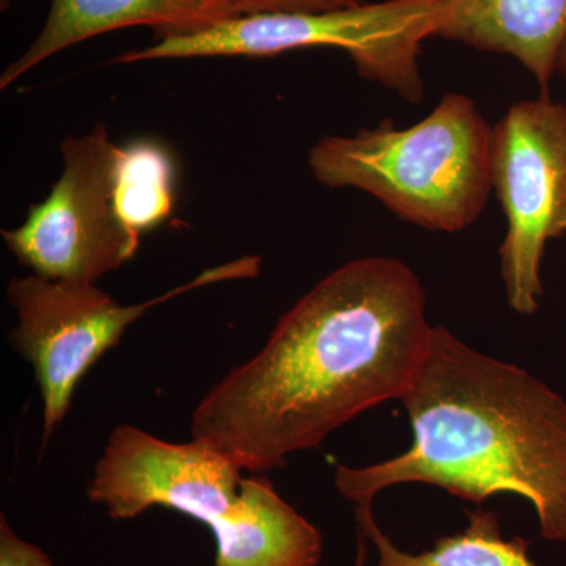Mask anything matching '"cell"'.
Listing matches in <instances>:
<instances>
[{"label":"cell","mask_w":566,"mask_h":566,"mask_svg":"<svg viewBox=\"0 0 566 566\" xmlns=\"http://www.w3.org/2000/svg\"><path fill=\"white\" fill-rule=\"evenodd\" d=\"M433 326L415 271L390 256L342 264L275 324L248 363L212 386L193 439L251 474L316 449L354 417L401 400Z\"/></svg>","instance_id":"1"},{"label":"cell","mask_w":566,"mask_h":566,"mask_svg":"<svg viewBox=\"0 0 566 566\" xmlns=\"http://www.w3.org/2000/svg\"><path fill=\"white\" fill-rule=\"evenodd\" d=\"M400 401L412 446L382 463L338 465V493L363 509L405 483L438 486L476 505L515 494L534 506L543 538L566 542V403L560 395L524 368L433 326Z\"/></svg>","instance_id":"2"},{"label":"cell","mask_w":566,"mask_h":566,"mask_svg":"<svg viewBox=\"0 0 566 566\" xmlns=\"http://www.w3.org/2000/svg\"><path fill=\"white\" fill-rule=\"evenodd\" d=\"M112 520L175 510L211 528L216 566H318L323 535L263 475L243 476L208 442H169L134 424L112 431L87 488Z\"/></svg>","instance_id":"3"},{"label":"cell","mask_w":566,"mask_h":566,"mask_svg":"<svg viewBox=\"0 0 566 566\" xmlns=\"http://www.w3.org/2000/svg\"><path fill=\"white\" fill-rule=\"evenodd\" d=\"M491 137L476 104L447 93L409 128L386 118L353 136L322 137L308 169L327 188L370 193L401 221L458 233L483 214L493 191Z\"/></svg>","instance_id":"4"},{"label":"cell","mask_w":566,"mask_h":566,"mask_svg":"<svg viewBox=\"0 0 566 566\" xmlns=\"http://www.w3.org/2000/svg\"><path fill=\"white\" fill-rule=\"evenodd\" d=\"M439 0H382L319 13H260L233 18L199 35L158 41L112 63L163 59L271 57L282 52L334 48L357 74L405 102L424 99L419 69L423 41L434 39Z\"/></svg>","instance_id":"5"},{"label":"cell","mask_w":566,"mask_h":566,"mask_svg":"<svg viewBox=\"0 0 566 566\" xmlns=\"http://www.w3.org/2000/svg\"><path fill=\"white\" fill-rule=\"evenodd\" d=\"M260 270V256H243L134 305L117 303L96 283L52 281L36 274L11 279L7 297L18 323L10 342L35 370L43 400V446L65 419L81 379L145 312L200 286L256 277Z\"/></svg>","instance_id":"6"},{"label":"cell","mask_w":566,"mask_h":566,"mask_svg":"<svg viewBox=\"0 0 566 566\" xmlns=\"http://www.w3.org/2000/svg\"><path fill=\"white\" fill-rule=\"evenodd\" d=\"M63 172L28 219L2 230L22 266L52 281L96 283L134 259L140 233L123 221L117 205L120 147L98 123L84 136L62 142Z\"/></svg>","instance_id":"7"},{"label":"cell","mask_w":566,"mask_h":566,"mask_svg":"<svg viewBox=\"0 0 566 566\" xmlns=\"http://www.w3.org/2000/svg\"><path fill=\"white\" fill-rule=\"evenodd\" d=\"M491 186L506 219L499 249L506 303L531 316L543 296L547 241L566 234V104L549 95L510 106L493 126Z\"/></svg>","instance_id":"8"},{"label":"cell","mask_w":566,"mask_h":566,"mask_svg":"<svg viewBox=\"0 0 566 566\" xmlns=\"http://www.w3.org/2000/svg\"><path fill=\"white\" fill-rule=\"evenodd\" d=\"M240 18L232 0H52L43 31L0 77V88L66 48L117 29L147 25L158 41L210 31Z\"/></svg>","instance_id":"9"},{"label":"cell","mask_w":566,"mask_h":566,"mask_svg":"<svg viewBox=\"0 0 566 566\" xmlns=\"http://www.w3.org/2000/svg\"><path fill=\"white\" fill-rule=\"evenodd\" d=\"M434 39L510 55L547 95L566 43V0H439Z\"/></svg>","instance_id":"10"},{"label":"cell","mask_w":566,"mask_h":566,"mask_svg":"<svg viewBox=\"0 0 566 566\" xmlns=\"http://www.w3.org/2000/svg\"><path fill=\"white\" fill-rule=\"evenodd\" d=\"M356 517L360 534L378 549V566H536L528 556V542L505 538L499 515L488 510L468 512L465 531L442 536L433 549L420 554L398 549L376 523L374 510L356 506Z\"/></svg>","instance_id":"11"},{"label":"cell","mask_w":566,"mask_h":566,"mask_svg":"<svg viewBox=\"0 0 566 566\" xmlns=\"http://www.w3.org/2000/svg\"><path fill=\"white\" fill-rule=\"evenodd\" d=\"M175 166L169 151L155 140L120 147L117 205L123 221L137 233L155 229L174 211Z\"/></svg>","instance_id":"12"},{"label":"cell","mask_w":566,"mask_h":566,"mask_svg":"<svg viewBox=\"0 0 566 566\" xmlns=\"http://www.w3.org/2000/svg\"><path fill=\"white\" fill-rule=\"evenodd\" d=\"M240 17L260 13H319L349 9L363 0H232Z\"/></svg>","instance_id":"13"},{"label":"cell","mask_w":566,"mask_h":566,"mask_svg":"<svg viewBox=\"0 0 566 566\" xmlns=\"http://www.w3.org/2000/svg\"><path fill=\"white\" fill-rule=\"evenodd\" d=\"M0 566H54L41 547L14 534L6 515L0 516Z\"/></svg>","instance_id":"14"},{"label":"cell","mask_w":566,"mask_h":566,"mask_svg":"<svg viewBox=\"0 0 566 566\" xmlns=\"http://www.w3.org/2000/svg\"><path fill=\"white\" fill-rule=\"evenodd\" d=\"M558 74L566 81V43L564 50H562L560 62H558Z\"/></svg>","instance_id":"15"},{"label":"cell","mask_w":566,"mask_h":566,"mask_svg":"<svg viewBox=\"0 0 566 566\" xmlns=\"http://www.w3.org/2000/svg\"><path fill=\"white\" fill-rule=\"evenodd\" d=\"M356 566H365V543L359 539V554H357Z\"/></svg>","instance_id":"16"}]
</instances>
